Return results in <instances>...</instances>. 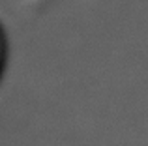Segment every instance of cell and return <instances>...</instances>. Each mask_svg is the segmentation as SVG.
Wrapping results in <instances>:
<instances>
[{
    "label": "cell",
    "mask_w": 148,
    "mask_h": 146,
    "mask_svg": "<svg viewBox=\"0 0 148 146\" xmlns=\"http://www.w3.org/2000/svg\"><path fill=\"white\" fill-rule=\"evenodd\" d=\"M0 66H2V41H0Z\"/></svg>",
    "instance_id": "6da1fadb"
}]
</instances>
